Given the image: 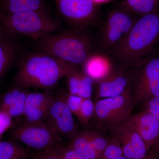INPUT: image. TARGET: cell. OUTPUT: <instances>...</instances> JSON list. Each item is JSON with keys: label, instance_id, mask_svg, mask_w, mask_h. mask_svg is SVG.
I'll return each instance as SVG.
<instances>
[{"label": "cell", "instance_id": "cell-32", "mask_svg": "<svg viewBox=\"0 0 159 159\" xmlns=\"http://www.w3.org/2000/svg\"><path fill=\"white\" fill-rule=\"evenodd\" d=\"M11 118L7 113L0 111V135L11 125Z\"/></svg>", "mask_w": 159, "mask_h": 159}, {"label": "cell", "instance_id": "cell-17", "mask_svg": "<svg viewBox=\"0 0 159 159\" xmlns=\"http://www.w3.org/2000/svg\"><path fill=\"white\" fill-rule=\"evenodd\" d=\"M54 95L51 90L42 92H29L26 97L24 115L33 111L39 110L50 106Z\"/></svg>", "mask_w": 159, "mask_h": 159}, {"label": "cell", "instance_id": "cell-36", "mask_svg": "<svg viewBox=\"0 0 159 159\" xmlns=\"http://www.w3.org/2000/svg\"><path fill=\"white\" fill-rule=\"evenodd\" d=\"M114 159H128L125 156L123 155L122 156H120L119 157H118Z\"/></svg>", "mask_w": 159, "mask_h": 159}, {"label": "cell", "instance_id": "cell-2", "mask_svg": "<svg viewBox=\"0 0 159 159\" xmlns=\"http://www.w3.org/2000/svg\"><path fill=\"white\" fill-rule=\"evenodd\" d=\"M66 72L59 60L44 51H33L23 56L12 83L20 88L51 90Z\"/></svg>", "mask_w": 159, "mask_h": 159}, {"label": "cell", "instance_id": "cell-7", "mask_svg": "<svg viewBox=\"0 0 159 159\" xmlns=\"http://www.w3.org/2000/svg\"><path fill=\"white\" fill-rule=\"evenodd\" d=\"M130 89L135 103L159 97V56L151 55L135 68Z\"/></svg>", "mask_w": 159, "mask_h": 159}, {"label": "cell", "instance_id": "cell-29", "mask_svg": "<svg viewBox=\"0 0 159 159\" xmlns=\"http://www.w3.org/2000/svg\"><path fill=\"white\" fill-rule=\"evenodd\" d=\"M66 99L70 110L73 114L78 118L83 99L77 95L66 93Z\"/></svg>", "mask_w": 159, "mask_h": 159}, {"label": "cell", "instance_id": "cell-33", "mask_svg": "<svg viewBox=\"0 0 159 159\" xmlns=\"http://www.w3.org/2000/svg\"><path fill=\"white\" fill-rule=\"evenodd\" d=\"M152 148L151 152L149 154L156 159H159V139L152 147Z\"/></svg>", "mask_w": 159, "mask_h": 159}, {"label": "cell", "instance_id": "cell-25", "mask_svg": "<svg viewBox=\"0 0 159 159\" xmlns=\"http://www.w3.org/2000/svg\"><path fill=\"white\" fill-rule=\"evenodd\" d=\"M23 89L13 86L3 95L0 101V111H6L16 100Z\"/></svg>", "mask_w": 159, "mask_h": 159}, {"label": "cell", "instance_id": "cell-18", "mask_svg": "<svg viewBox=\"0 0 159 159\" xmlns=\"http://www.w3.org/2000/svg\"><path fill=\"white\" fill-rule=\"evenodd\" d=\"M70 141L69 146L77 151L85 159H99L98 153L91 145L85 130L77 133Z\"/></svg>", "mask_w": 159, "mask_h": 159}, {"label": "cell", "instance_id": "cell-23", "mask_svg": "<svg viewBox=\"0 0 159 159\" xmlns=\"http://www.w3.org/2000/svg\"><path fill=\"white\" fill-rule=\"evenodd\" d=\"M29 92L27 89H23L15 102L5 112L11 118L24 115L26 97Z\"/></svg>", "mask_w": 159, "mask_h": 159}, {"label": "cell", "instance_id": "cell-10", "mask_svg": "<svg viewBox=\"0 0 159 159\" xmlns=\"http://www.w3.org/2000/svg\"><path fill=\"white\" fill-rule=\"evenodd\" d=\"M135 68L112 64L108 73L97 81L96 102L101 99L120 96L130 89Z\"/></svg>", "mask_w": 159, "mask_h": 159}, {"label": "cell", "instance_id": "cell-16", "mask_svg": "<svg viewBox=\"0 0 159 159\" xmlns=\"http://www.w3.org/2000/svg\"><path fill=\"white\" fill-rule=\"evenodd\" d=\"M112 63L109 57L103 54H94L83 65L84 71L94 81L102 78L107 74Z\"/></svg>", "mask_w": 159, "mask_h": 159}, {"label": "cell", "instance_id": "cell-5", "mask_svg": "<svg viewBox=\"0 0 159 159\" xmlns=\"http://www.w3.org/2000/svg\"><path fill=\"white\" fill-rule=\"evenodd\" d=\"M139 16L121 6L110 11L94 41L97 53L108 56L126 37Z\"/></svg>", "mask_w": 159, "mask_h": 159}, {"label": "cell", "instance_id": "cell-19", "mask_svg": "<svg viewBox=\"0 0 159 159\" xmlns=\"http://www.w3.org/2000/svg\"><path fill=\"white\" fill-rule=\"evenodd\" d=\"M28 148L11 141L0 142V159H30Z\"/></svg>", "mask_w": 159, "mask_h": 159}, {"label": "cell", "instance_id": "cell-30", "mask_svg": "<svg viewBox=\"0 0 159 159\" xmlns=\"http://www.w3.org/2000/svg\"><path fill=\"white\" fill-rule=\"evenodd\" d=\"M144 110L147 111L159 119V97L151 99L144 103Z\"/></svg>", "mask_w": 159, "mask_h": 159}, {"label": "cell", "instance_id": "cell-3", "mask_svg": "<svg viewBox=\"0 0 159 159\" xmlns=\"http://www.w3.org/2000/svg\"><path fill=\"white\" fill-rule=\"evenodd\" d=\"M36 41L39 50L77 66L83 65L91 56L98 53L94 41L86 31H60Z\"/></svg>", "mask_w": 159, "mask_h": 159}, {"label": "cell", "instance_id": "cell-26", "mask_svg": "<svg viewBox=\"0 0 159 159\" xmlns=\"http://www.w3.org/2000/svg\"><path fill=\"white\" fill-rule=\"evenodd\" d=\"M123 155L120 143L116 139L112 138L99 159H114Z\"/></svg>", "mask_w": 159, "mask_h": 159}, {"label": "cell", "instance_id": "cell-31", "mask_svg": "<svg viewBox=\"0 0 159 159\" xmlns=\"http://www.w3.org/2000/svg\"><path fill=\"white\" fill-rule=\"evenodd\" d=\"M32 159H62L55 150L52 148L36 153Z\"/></svg>", "mask_w": 159, "mask_h": 159}, {"label": "cell", "instance_id": "cell-15", "mask_svg": "<svg viewBox=\"0 0 159 159\" xmlns=\"http://www.w3.org/2000/svg\"><path fill=\"white\" fill-rule=\"evenodd\" d=\"M48 10L46 0H0V14Z\"/></svg>", "mask_w": 159, "mask_h": 159}, {"label": "cell", "instance_id": "cell-24", "mask_svg": "<svg viewBox=\"0 0 159 159\" xmlns=\"http://www.w3.org/2000/svg\"><path fill=\"white\" fill-rule=\"evenodd\" d=\"M95 104L91 98L83 99L78 119L84 124H87L94 116Z\"/></svg>", "mask_w": 159, "mask_h": 159}, {"label": "cell", "instance_id": "cell-6", "mask_svg": "<svg viewBox=\"0 0 159 159\" xmlns=\"http://www.w3.org/2000/svg\"><path fill=\"white\" fill-rule=\"evenodd\" d=\"M134 103L130 89L120 96L99 99L95 104L97 125L110 129L124 122L132 116Z\"/></svg>", "mask_w": 159, "mask_h": 159}, {"label": "cell", "instance_id": "cell-4", "mask_svg": "<svg viewBox=\"0 0 159 159\" xmlns=\"http://www.w3.org/2000/svg\"><path fill=\"white\" fill-rule=\"evenodd\" d=\"M0 26L11 34L38 40L59 32V22L49 10H37L12 14H0Z\"/></svg>", "mask_w": 159, "mask_h": 159}, {"label": "cell", "instance_id": "cell-1", "mask_svg": "<svg viewBox=\"0 0 159 159\" xmlns=\"http://www.w3.org/2000/svg\"><path fill=\"white\" fill-rule=\"evenodd\" d=\"M159 42V9L139 16L129 33L107 57L112 63L137 67L152 54Z\"/></svg>", "mask_w": 159, "mask_h": 159}, {"label": "cell", "instance_id": "cell-27", "mask_svg": "<svg viewBox=\"0 0 159 159\" xmlns=\"http://www.w3.org/2000/svg\"><path fill=\"white\" fill-rule=\"evenodd\" d=\"M94 80L86 74L80 86L77 96L83 99L91 98L93 93V84Z\"/></svg>", "mask_w": 159, "mask_h": 159}, {"label": "cell", "instance_id": "cell-14", "mask_svg": "<svg viewBox=\"0 0 159 159\" xmlns=\"http://www.w3.org/2000/svg\"><path fill=\"white\" fill-rule=\"evenodd\" d=\"M131 118L149 150L159 139V119L145 110L131 116Z\"/></svg>", "mask_w": 159, "mask_h": 159}, {"label": "cell", "instance_id": "cell-22", "mask_svg": "<svg viewBox=\"0 0 159 159\" xmlns=\"http://www.w3.org/2000/svg\"><path fill=\"white\" fill-rule=\"evenodd\" d=\"M85 132L91 145L100 157L111 139H108L95 131L88 130H85Z\"/></svg>", "mask_w": 159, "mask_h": 159}, {"label": "cell", "instance_id": "cell-34", "mask_svg": "<svg viewBox=\"0 0 159 159\" xmlns=\"http://www.w3.org/2000/svg\"><path fill=\"white\" fill-rule=\"evenodd\" d=\"M95 3L99 5L100 3H103L107 2H109L110 0H93Z\"/></svg>", "mask_w": 159, "mask_h": 159}, {"label": "cell", "instance_id": "cell-37", "mask_svg": "<svg viewBox=\"0 0 159 159\" xmlns=\"http://www.w3.org/2000/svg\"><path fill=\"white\" fill-rule=\"evenodd\" d=\"M0 137H1V135H0Z\"/></svg>", "mask_w": 159, "mask_h": 159}, {"label": "cell", "instance_id": "cell-12", "mask_svg": "<svg viewBox=\"0 0 159 159\" xmlns=\"http://www.w3.org/2000/svg\"><path fill=\"white\" fill-rule=\"evenodd\" d=\"M109 130L113 138L120 143L124 155L127 159H144L147 156L148 148L137 131L131 116Z\"/></svg>", "mask_w": 159, "mask_h": 159}, {"label": "cell", "instance_id": "cell-8", "mask_svg": "<svg viewBox=\"0 0 159 159\" xmlns=\"http://www.w3.org/2000/svg\"><path fill=\"white\" fill-rule=\"evenodd\" d=\"M61 17L73 30L85 31L97 22L98 4L93 0H55Z\"/></svg>", "mask_w": 159, "mask_h": 159}, {"label": "cell", "instance_id": "cell-9", "mask_svg": "<svg viewBox=\"0 0 159 159\" xmlns=\"http://www.w3.org/2000/svg\"><path fill=\"white\" fill-rule=\"evenodd\" d=\"M11 136L15 141L38 152L55 148L61 142V138L46 121L23 124L12 130Z\"/></svg>", "mask_w": 159, "mask_h": 159}, {"label": "cell", "instance_id": "cell-28", "mask_svg": "<svg viewBox=\"0 0 159 159\" xmlns=\"http://www.w3.org/2000/svg\"><path fill=\"white\" fill-rule=\"evenodd\" d=\"M54 148L62 159H85L77 151L69 145L63 147L60 144Z\"/></svg>", "mask_w": 159, "mask_h": 159}, {"label": "cell", "instance_id": "cell-11", "mask_svg": "<svg viewBox=\"0 0 159 159\" xmlns=\"http://www.w3.org/2000/svg\"><path fill=\"white\" fill-rule=\"evenodd\" d=\"M46 121L58 135L71 140L77 133L73 114L66 102V93L59 91L54 96Z\"/></svg>", "mask_w": 159, "mask_h": 159}, {"label": "cell", "instance_id": "cell-21", "mask_svg": "<svg viewBox=\"0 0 159 159\" xmlns=\"http://www.w3.org/2000/svg\"><path fill=\"white\" fill-rule=\"evenodd\" d=\"M121 6L134 14L142 16L159 9V0H122Z\"/></svg>", "mask_w": 159, "mask_h": 159}, {"label": "cell", "instance_id": "cell-20", "mask_svg": "<svg viewBox=\"0 0 159 159\" xmlns=\"http://www.w3.org/2000/svg\"><path fill=\"white\" fill-rule=\"evenodd\" d=\"M59 60L65 70L66 76L67 78L69 93L77 96L83 80L85 77V73L84 71L80 70L78 66L65 62L60 60Z\"/></svg>", "mask_w": 159, "mask_h": 159}, {"label": "cell", "instance_id": "cell-13", "mask_svg": "<svg viewBox=\"0 0 159 159\" xmlns=\"http://www.w3.org/2000/svg\"><path fill=\"white\" fill-rule=\"evenodd\" d=\"M20 49L19 37L0 26V80L16 60Z\"/></svg>", "mask_w": 159, "mask_h": 159}, {"label": "cell", "instance_id": "cell-35", "mask_svg": "<svg viewBox=\"0 0 159 159\" xmlns=\"http://www.w3.org/2000/svg\"><path fill=\"white\" fill-rule=\"evenodd\" d=\"M144 159H156L153 156L151 155L150 154H149V155L148 156H146V157Z\"/></svg>", "mask_w": 159, "mask_h": 159}]
</instances>
